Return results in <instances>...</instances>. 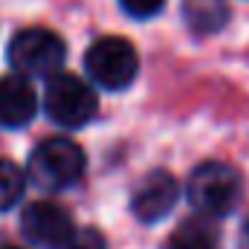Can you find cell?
<instances>
[{
  "label": "cell",
  "mask_w": 249,
  "mask_h": 249,
  "mask_svg": "<svg viewBox=\"0 0 249 249\" xmlns=\"http://www.w3.org/2000/svg\"><path fill=\"white\" fill-rule=\"evenodd\" d=\"M180 197V186L168 171H151L139 180L130 194V212L139 223H160L165 220Z\"/></svg>",
  "instance_id": "cell-7"
},
{
  "label": "cell",
  "mask_w": 249,
  "mask_h": 249,
  "mask_svg": "<svg viewBox=\"0 0 249 249\" xmlns=\"http://www.w3.org/2000/svg\"><path fill=\"white\" fill-rule=\"evenodd\" d=\"M186 194L194 212H200L203 217H226L238 209L244 186H241V174L232 165L209 160L191 171Z\"/></svg>",
  "instance_id": "cell-2"
},
{
  "label": "cell",
  "mask_w": 249,
  "mask_h": 249,
  "mask_svg": "<svg viewBox=\"0 0 249 249\" xmlns=\"http://www.w3.org/2000/svg\"><path fill=\"white\" fill-rule=\"evenodd\" d=\"M119 6H122L124 15H130L136 20H148V18L162 12L165 0H119Z\"/></svg>",
  "instance_id": "cell-13"
},
{
  "label": "cell",
  "mask_w": 249,
  "mask_h": 249,
  "mask_svg": "<svg viewBox=\"0 0 249 249\" xmlns=\"http://www.w3.org/2000/svg\"><path fill=\"white\" fill-rule=\"evenodd\" d=\"M3 249H20V247H3Z\"/></svg>",
  "instance_id": "cell-15"
},
{
  "label": "cell",
  "mask_w": 249,
  "mask_h": 249,
  "mask_svg": "<svg viewBox=\"0 0 249 249\" xmlns=\"http://www.w3.org/2000/svg\"><path fill=\"white\" fill-rule=\"evenodd\" d=\"M244 235H247V249H249V220H247V232Z\"/></svg>",
  "instance_id": "cell-14"
},
{
  "label": "cell",
  "mask_w": 249,
  "mask_h": 249,
  "mask_svg": "<svg viewBox=\"0 0 249 249\" xmlns=\"http://www.w3.org/2000/svg\"><path fill=\"white\" fill-rule=\"evenodd\" d=\"M38 116V93L29 78L23 75H3L0 78V127L20 130Z\"/></svg>",
  "instance_id": "cell-8"
},
{
  "label": "cell",
  "mask_w": 249,
  "mask_h": 249,
  "mask_svg": "<svg viewBox=\"0 0 249 249\" xmlns=\"http://www.w3.org/2000/svg\"><path fill=\"white\" fill-rule=\"evenodd\" d=\"M6 58L9 67L23 78H50L61 72L67 61V44L53 29L32 26V29H20L9 41Z\"/></svg>",
  "instance_id": "cell-3"
},
{
  "label": "cell",
  "mask_w": 249,
  "mask_h": 249,
  "mask_svg": "<svg viewBox=\"0 0 249 249\" xmlns=\"http://www.w3.org/2000/svg\"><path fill=\"white\" fill-rule=\"evenodd\" d=\"M72 229V214L53 200H35L20 214V232L32 247L55 249Z\"/></svg>",
  "instance_id": "cell-6"
},
{
  "label": "cell",
  "mask_w": 249,
  "mask_h": 249,
  "mask_svg": "<svg viewBox=\"0 0 249 249\" xmlns=\"http://www.w3.org/2000/svg\"><path fill=\"white\" fill-rule=\"evenodd\" d=\"M183 20L194 35H214L229 23L226 0H183Z\"/></svg>",
  "instance_id": "cell-9"
},
{
  "label": "cell",
  "mask_w": 249,
  "mask_h": 249,
  "mask_svg": "<svg viewBox=\"0 0 249 249\" xmlns=\"http://www.w3.org/2000/svg\"><path fill=\"white\" fill-rule=\"evenodd\" d=\"M87 160L78 142L67 136H50L38 142L26 162V177L44 191H64L84 177Z\"/></svg>",
  "instance_id": "cell-1"
},
{
  "label": "cell",
  "mask_w": 249,
  "mask_h": 249,
  "mask_svg": "<svg viewBox=\"0 0 249 249\" xmlns=\"http://www.w3.org/2000/svg\"><path fill=\"white\" fill-rule=\"evenodd\" d=\"M23 191H26V174L15 162L0 160V214L18 206L23 200Z\"/></svg>",
  "instance_id": "cell-11"
},
{
  "label": "cell",
  "mask_w": 249,
  "mask_h": 249,
  "mask_svg": "<svg viewBox=\"0 0 249 249\" xmlns=\"http://www.w3.org/2000/svg\"><path fill=\"white\" fill-rule=\"evenodd\" d=\"M165 249H220V235L206 220H186L168 238Z\"/></svg>",
  "instance_id": "cell-10"
},
{
  "label": "cell",
  "mask_w": 249,
  "mask_h": 249,
  "mask_svg": "<svg viewBox=\"0 0 249 249\" xmlns=\"http://www.w3.org/2000/svg\"><path fill=\"white\" fill-rule=\"evenodd\" d=\"M55 249H107V241L102 238V232L84 226V229H72Z\"/></svg>",
  "instance_id": "cell-12"
},
{
  "label": "cell",
  "mask_w": 249,
  "mask_h": 249,
  "mask_svg": "<svg viewBox=\"0 0 249 249\" xmlns=\"http://www.w3.org/2000/svg\"><path fill=\"white\" fill-rule=\"evenodd\" d=\"M44 110L55 124H61L67 130H75V127H84L87 122L96 119L99 96L84 78H78L72 72H55L47 81Z\"/></svg>",
  "instance_id": "cell-5"
},
{
  "label": "cell",
  "mask_w": 249,
  "mask_h": 249,
  "mask_svg": "<svg viewBox=\"0 0 249 249\" xmlns=\"http://www.w3.org/2000/svg\"><path fill=\"white\" fill-rule=\"evenodd\" d=\"M84 70H87L90 81L96 87L107 90V93L127 90L136 81V72H139L136 47L127 38H119V35L99 38L84 53Z\"/></svg>",
  "instance_id": "cell-4"
}]
</instances>
